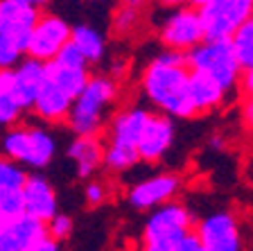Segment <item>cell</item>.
<instances>
[{
    "mask_svg": "<svg viewBox=\"0 0 253 251\" xmlns=\"http://www.w3.org/2000/svg\"><path fill=\"white\" fill-rule=\"evenodd\" d=\"M27 251H61V245L54 240H50V238H43V240H39L37 245H32Z\"/></svg>",
    "mask_w": 253,
    "mask_h": 251,
    "instance_id": "cell-32",
    "label": "cell"
},
{
    "mask_svg": "<svg viewBox=\"0 0 253 251\" xmlns=\"http://www.w3.org/2000/svg\"><path fill=\"white\" fill-rule=\"evenodd\" d=\"M195 229V217L183 201H169L154 208L142 224V251H174Z\"/></svg>",
    "mask_w": 253,
    "mask_h": 251,
    "instance_id": "cell-4",
    "label": "cell"
},
{
    "mask_svg": "<svg viewBox=\"0 0 253 251\" xmlns=\"http://www.w3.org/2000/svg\"><path fill=\"white\" fill-rule=\"evenodd\" d=\"M192 7L199 16L204 41H228L253 18L251 0H199Z\"/></svg>",
    "mask_w": 253,
    "mask_h": 251,
    "instance_id": "cell-6",
    "label": "cell"
},
{
    "mask_svg": "<svg viewBox=\"0 0 253 251\" xmlns=\"http://www.w3.org/2000/svg\"><path fill=\"white\" fill-rule=\"evenodd\" d=\"M68 158L75 163V172L79 179L93 177L102 167L104 158V143L100 138H75L68 145Z\"/></svg>",
    "mask_w": 253,
    "mask_h": 251,
    "instance_id": "cell-18",
    "label": "cell"
},
{
    "mask_svg": "<svg viewBox=\"0 0 253 251\" xmlns=\"http://www.w3.org/2000/svg\"><path fill=\"white\" fill-rule=\"evenodd\" d=\"M174 136H176L174 120H169L168 115H161V113H149L147 122H145V129L140 134V141L136 145L138 161L158 163L172 150Z\"/></svg>",
    "mask_w": 253,
    "mask_h": 251,
    "instance_id": "cell-12",
    "label": "cell"
},
{
    "mask_svg": "<svg viewBox=\"0 0 253 251\" xmlns=\"http://www.w3.org/2000/svg\"><path fill=\"white\" fill-rule=\"evenodd\" d=\"M158 41L165 46L169 52L188 54L192 48L204 43V30H201L199 16H197L192 2L190 5L169 7L156 27Z\"/></svg>",
    "mask_w": 253,
    "mask_h": 251,
    "instance_id": "cell-7",
    "label": "cell"
},
{
    "mask_svg": "<svg viewBox=\"0 0 253 251\" xmlns=\"http://www.w3.org/2000/svg\"><path fill=\"white\" fill-rule=\"evenodd\" d=\"M27 170L11 163L0 154V222H14L23 217V186Z\"/></svg>",
    "mask_w": 253,
    "mask_h": 251,
    "instance_id": "cell-14",
    "label": "cell"
},
{
    "mask_svg": "<svg viewBox=\"0 0 253 251\" xmlns=\"http://www.w3.org/2000/svg\"><path fill=\"white\" fill-rule=\"evenodd\" d=\"M181 190V177L176 172H158L138 181L129 188L126 201L136 210H154L158 206L169 204Z\"/></svg>",
    "mask_w": 253,
    "mask_h": 251,
    "instance_id": "cell-11",
    "label": "cell"
},
{
    "mask_svg": "<svg viewBox=\"0 0 253 251\" xmlns=\"http://www.w3.org/2000/svg\"><path fill=\"white\" fill-rule=\"evenodd\" d=\"M211 147H215V150H221V147H224V138H221V136H212L211 138Z\"/></svg>",
    "mask_w": 253,
    "mask_h": 251,
    "instance_id": "cell-34",
    "label": "cell"
},
{
    "mask_svg": "<svg viewBox=\"0 0 253 251\" xmlns=\"http://www.w3.org/2000/svg\"><path fill=\"white\" fill-rule=\"evenodd\" d=\"M185 63H188L190 73L204 75V77L212 79L224 93H231L240 84V66H237L235 57L231 52L228 41H204L197 48H192L185 54Z\"/></svg>",
    "mask_w": 253,
    "mask_h": 251,
    "instance_id": "cell-5",
    "label": "cell"
},
{
    "mask_svg": "<svg viewBox=\"0 0 253 251\" xmlns=\"http://www.w3.org/2000/svg\"><path fill=\"white\" fill-rule=\"evenodd\" d=\"M142 21V9L138 2H126V5H120L111 18V25H113V32L120 34V37H126V34H133V32L140 27Z\"/></svg>",
    "mask_w": 253,
    "mask_h": 251,
    "instance_id": "cell-26",
    "label": "cell"
},
{
    "mask_svg": "<svg viewBox=\"0 0 253 251\" xmlns=\"http://www.w3.org/2000/svg\"><path fill=\"white\" fill-rule=\"evenodd\" d=\"M23 50L16 43H11L9 39L0 37V70H11L16 63L21 61Z\"/></svg>",
    "mask_w": 253,
    "mask_h": 251,
    "instance_id": "cell-29",
    "label": "cell"
},
{
    "mask_svg": "<svg viewBox=\"0 0 253 251\" xmlns=\"http://www.w3.org/2000/svg\"><path fill=\"white\" fill-rule=\"evenodd\" d=\"M43 238L45 224L25 215L14 222H0V251H27Z\"/></svg>",
    "mask_w": 253,
    "mask_h": 251,
    "instance_id": "cell-17",
    "label": "cell"
},
{
    "mask_svg": "<svg viewBox=\"0 0 253 251\" xmlns=\"http://www.w3.org/2000/svg\"><path fill=\"white\" fill-rule=\"evenodd\" d=\"M45 82V63L34 59H21L11 68V86H14L16 102L21 111L32 109V102L37 98L39 89Z\"/></svg>",
    "mask_w": 253,
    "mask_h": 251,
    "instance_id": "cell-16",
    "label": "cell"
},
{
    "mask_svg": "<svg viewBox=\"0 0 253 251\" xmlns=\"http://www.w3.org/2000/svg\"><path fill=\"white\" fill-rule=\"evenodd\" d=\"M188 98H190L192 109H195V115L208 113V111H212V109H219V106L226 102V93H224L212 79L204 77V75H197V73H190Z\"/></svg>",
    "mask_w": 253,
    "mask_h": 251,
    "instance_id": "cell-20",
    "label": "cell"
},
{
    "mask_svg": "<svg viewBox=\"0 0 253 251\" xmlns=\"http://www.w3.org/2000/svg\"><path fill=\"white\" fill-rule=\"evenodd\" d=\"M73 100L68 95H63L61 91L45 79L43 86L39 89L37 98L32 102V111L41 118L43 122H63L68 118V111Z\"/></svg>",
    "mask_w": 253,
    "mask_h": 251,
    "instance_id": "cell-19",
    "label": "cell"
},
{
    "mask_svg": "<svg viewBox=\"0 0 253 251\" xmlns=\"http://www.w3.org/2000/svg\"><path fill=\"white\" fill-rule=\"evenodd\" d=\"M244 120H247V125H251V102H244Z\"/></svg>",
    "mask_w": 253,
    "mask_h": 251,
    "instance_id": "cell-35",
    "label": "cell"
},
{
    "mask_svg": "<svg viewBox=\"0 0 253 251\" xmlns=\"http://www.w3.org/2000/svg\"><path fill=\"white\" fill-rule=\"evenodd\" d=\"M0 154L23 170H43L57 156V138L45 127L14 125L0 138Z\"/></svg>",
    "mask_w": 253,
    "mask_h": 251,
    "instance_id": "cell-3",
    "label": "cell"
},
{
    "mask_svg": "<svg viewBox=\"0 0 253 251\" xmlns=\"http://www.w3.org/2000/svg\"><path fill=\"white\" fill-rule=\"evenodd\" d=\"M73 229H75L73 217L63 213H57L50 222H45V236L50 240L59 242V245H61V240H68L73 236Z\"/></svg>",
    "mask_w": 253,
    "mask_h": 251,
    "instance_id": "cell-27",
    "label": "cell"
},
{
    "mask_svg": "<svg viewBox=\"0 0 253 251\" xmlns=\"http://www.w3.org/2000/svg\"><path fill=\"white\" fill-rule=\"evenodd\" d=\"M68 43L84 57V61L88 63V66L102 61L106 54V41H104V37H102V32L93 25H86V23H82V25H70V41Z\"/></svg>",
    "mask_w": 253,
    "mask_h": 251,
    "instance_id": "cell-21",
    "label": "cell"
},
{
    "mask_svg": "<svg viewBox=\"0 0 253 251\" xmlns=\"http://www.w3.org/2000/svg\"><path fill=\"white\" fill-rule=\"evenodd\" d=\"M50 63H54L59 68H68V70H88V63L84 61V57H82L70 43H66Z\"/></svg>",
    "mask_w": 253,
    "mask_h": 251,
    "instance_id": "cell-28",
    "label": "cell"
},
{
    "mask_svg": "<svg viewBox=\"0 0 253 251\" xmlns=\"http://www.w3.org/2000/svg\"><path fill=\"white\" fill-rule=\"evenodd\" d=\"M188 79L190 70L185 54L163 50L145 66L140 75V89L161 115H168L169 120H190L195 118V109L188 98Z\"/></svg>",
    "mask_w": 253,
    "mask_h": 251,
    "instance_id": "cell-1",
    "label": "cell"
},
{
    "mask_svg": "<svg viewBox=\"0 0 253 251\" xmlns=\"http://www.w3.org/2000/svg\"><path fill=\"white\" fill-rule=\"evenodd\" d=\"M192 231L204 251H244L240 220L226 208L212 210L201 217Z\"/></svg>",
    "mask_w": 253,
    "mask_h": 251,
    "instance_id": "cell-8",
    "label": "cell"
},
{
    "mask_svg": "<svg viewBox=\"0 0 253 251\" xmlns=\"http://www.w3.org/2000/svg\"><path fill=\"white\" fill-rule=\"evenodd\" d=\"M88 77H90L88 70H68V68H59L54 63H45V79L50 84H54L70 100H75L84 91Z\"/></svg>",
    "mask_w": 253,
    "mask_h": 251,
    "instance_id": "cell-22",
    "label": "cell"
},
{
    "mask_svg": "<svg viewBox=\"0 0 253 251\" xmlns=\"http://www.w3.org/2000/svg\"><path fill=\"white\" fill-rule=\"evenodd\" d=\"M138 163V152L133 147H122V145H104V158L102 165L109 172H126Z\"/></svg>",
    "mask_w": 253,
    "mask_h": 251,
    "instance_id": "cell-25",
    "label": "cell"
},
{
    "mask_svg": "<svg viewBox=\"0 0 253 251\" xmlns=\"http://www.w3.org/2000/svg\"><path fill=\"white\" fill-rule=\"evenodd\" d=\"M237 86H242L244 93L251 95V91H253V70H247V73L240 75V84H237Z\"/></svg>",
    "mask_w": 253,
    "mask_h": 251,
    "instance_id": "cell-33",
    "label": "cell"
},
{
    "mask_svg": "<svg viewBox=\"0 0 253 251\" xmlns=\"http://www.w3.org/2000/svg\"><path fill=\"white\" fill-rule=\"evenodd\" d=\"M109 186H106L104 181H100V179H93V181L86 183V188H84V199H86V204L88 206H102L109 199Z\"/></svg>",
    "mask_w": 253,
    "mask_h": 251,
    "instance_id": "cell-30",
    "label": "cell"
},
{
    "mask_svg": "<svg viewBox=\"0 0 253 251\" xmlns=\"http://www.w3.org/2000/svg\"><path fill=\"white\" fill-rule=\"evenodd\" d=\"M118 98H120V86L116 77L90 75L84 91L73 100L66 118L75 138H100V131L104 129L109 111L113 109Z\"/></svg>",
    "mask_w": 253,
    "mask_h": 251,
    "instance_id": "cell-2",
    "label": "cell"
},
{
    "mask_svg": "<svg viewBox=\"0 0 253 251\" xmlns=\"http://www.w3.org/2000/svg\"><path fill=\"white\" fill-rule=\"evenodd\" d=\"M21 106L16 102L11 86V70H0V127H14L21 118Z\"/></svg>",
    "mask_w": 253,
    "mask_h": 251,
    "instance_id": "cell-24",
    "label": "cell"
},
{
    "mask_svg": "<svg viewBox=\"0 0 253 251\" xmlns=\"http://www.w3.org/2000/svg\"><path fill=\"white\" fill-rule=\"evenodd\" d=\"M174 251H204V249H201L199 240H197V236H195V231H192V233H188L179 245L174 247Z\"/></svg>",
    "mask_w": 253,
    "mask_h": 251,
    "instance_id": "cell-31",
    "label": "cell"
},
{
    "mask_svg": "<svg viewBox=\"0 0 253 251\" xmlns=\"http://www.w3.org/2000/svg\"><path fill=\"white\" fill-rule=\"evenodd\" d=\"M41 14L43 7L37 0H0V37L25 50L27 37Z\"/></svg>",
    "mask_w": 253,
    "mask_h": 251,
    "instance_id": "cell-10",
    "label": "cell"
},
{
    "mask_svg": "<svg viewBox=\"0 0 253 251\" xmlns=\"http://www.w3.org/2000/svg\"><path fill=\"white\" fill-rule=\"evenodd\" d=\"M68 41H70L68 23L54 11H43L39 16L37 25L32 27L30 37H27L23 54H27V59H34V61L50 63Z\"/></svg>",
    "mask_w": 253,
    "mask_h": 251,
    "instance_id": "cell-9",
    "label": "cell"
},
{
    "mask_svg": "<svg viewBox=\"0 0 253 251\" xmlns=\"http://www.w3.org/2000/svg\"><path fill=\"white\" fill-rule=\"evenodd\" d=\"M228 46H231V52L235 57L237 66L242 73L253 70V18L247 21L240 30L228 39Z\"/></svg>",
    "mask_w": 253,
    "mask_h": 251,
    "instance_id": "cell-23",
    "label": "cell"
},
{
    "mask_svg": "<svg viewBox=\"0 0 253 251\" xmlns=\"http://www.w3.org/2000/svg\"><path fill=\"white\" fill-rule=\"evenodd\" d=\"M147 118L149 111L142 106H129V109H122L116 115H111L109 127H106V136H109L106 145H122L136 150Z\"/></svg>",
    "mask_w": 253,
    "mask_h": 251,
    "instance_id": "cell-15",
    "label": "cell"
},
{
    "mask_svg": "<svg viewBox=\"0 0 253 251\" xmlns=\"http://www.w3.org/2000/svg\"><path fill=\"white\" fill-rule=\"evenodd\" d=\"M23 215L32 220L50 222L59 213L57 190L43 174H27L25 186H23Z\"/></svg>",
    "mask_w": 253,
    "mask_h": 251,
    "instance_id": "cell-13",
    "label": "cell"
}]
</instances>
